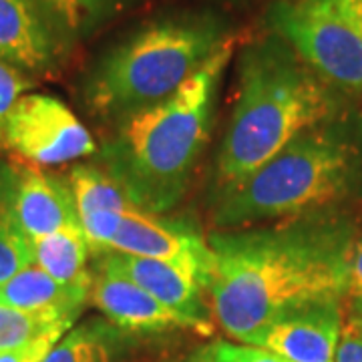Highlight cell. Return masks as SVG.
<instances>
[{"label":"cell","instance_id":"11","mask_svg":"<svg viewBox=\"0 0 362 362\" xmlns=\"http://www.w3.org/2000/svg\"><path fill=\"white\" fill-rule=\"evenodd\" d=\"M89 302L121 330L165 332L173 328H192L183 316L169 310L141 286L101 258H97V268H93Z\"/></svg>","mask_w":362,"mask_h":362},{"label":"cell","instance_id":"13","mask_svg":"<svg viewBox=\"0 0 362 362\" xmlns=\"http://www.w3.org/2000/svg\"><path fill=\"white\" fill-rule=\"evenodd\" d=\"M342 328L340 300L316 302L290 312L264 330L256 346L288 362H334Z\"/></svg>","mask_w":362,"mask_h":362},{"label":"cell","instance_id":"15","mask_svg":"<svg viewBox=\"0 0 362 362\" xmlns=\"http://www.w3.org/2000/svg\"><path fill=\"white\" fill-rule=\"evenodd\" d=\"M89 300L59 284L37 264L26 266L8 282L0 284V304L25 312H52L77 320Z\"/></svg>","mask_w":362,"mask_h":362},{"label":"cell","instance_id":"28","mask_svg":"<svg viewBox=\"0 0 362 362\" xmlns=\"http://www.w3.org/2000/svg\"><path fill=\"white\" fill-rule=\"evenodd\" d=\"M189 362H214L211 361V356H209V350H202V352H199V354H195L194 358H192V361Z\"/></svg>","mask_w":362,"mask_h":362},{"label":"cell","instance_id":"4","mask_svg":"<svg viewBox=\"0 0 362 362\" xmlns=\"http://www.w3.org/2000/svg\"><path fill=\"white\" fill-rule=\"evenodd\" d=\"M326 85L274 33L244 45L232 115L216 157L220 189L246 180L298 133L324 123L334 107Z\"/></svg>","mask_w":362,"mask_h":362},{"label":"cell","instance_id":"19","mask_svg":"<svg viewBox=\"0 0 362 362\" xmlns=\"http://www.w3.org/2000/svg\"><path fill=\"white\" fill-rule=\"evenodd\" d=\"M75 318L52 312H25L0 304V350L37 342L40 338H63Z\"/></svg>","mask_w":362,"mask_h":362},{"label":"cell","instance_id":"6","mask_svg":"<svg viewBox=\"0 0 362 362\" xmlns=\"http://www.w3.org/2000/svg\"><path fill=\"white\" fill-rule=\"evenodd\" d=\"M266 23L324 83L362 90V37L337 0H274Z\"/></svg>","mask_w":362,"mask_h":362},{"label":"cell","instance_id":"2","mask_svg":"<svg viewBox=\"0 0 362 362\" xmlns=\"http://www.w3.org/2000/svg\"><path fill=\"white\" fill-rule=\"evenodd\" d=\"M233 49L235 40L165 101L119 121L101 147V168L137 209L165 214L187 192L211 133L218 90Z\"/></svg>","mask_w":362,"mask_h":362},{"label":"cell","instance_id":"27","mask_svg":"<svg viewBox=\"0 0 362 362\" xmlns=\"http://www.w3.org/2000/svg\"><path fill=\"white\" fill-rule=\"evenodd\" d=\"M207 2L220 4V6H235V8H240V6H247V4H252L256 0H207Z\"/></svg>","mask_w":362,"mask_h":362},{"label":"cell","instance_id":"18","mask_svg":"<svg viewBox=\"0 0 362 362\" xmlns=\"http://www.w3.org/2000/svg\"><path fill=\"white\" fill-rule=\"evenodd\" d=\"M119 330L113 324L85 322L69 330L40 362H113Z\"/></svg>","mask_w":362,"mask_h":362},{"label":"cell","instance_id":"14","mask_svg":"<svg viewBox=\"0 0 362 362\" xmlns=\"http://www.w3.org/2000/svg\"><path fill=\"white\" fill-rule=\"evenodd\" d=\"M89 252L90 246L81 226H69L33 242L35 264L59 284L87 300L93 286Z\"/></svg>","mask_w":362,"mask_h":362},{"label":"cell","instance_id":"7","mask_svg":"<svg viewBox=\"0 0 362 362\" xmlns=\"http://www.w3.org/2000/svg\"><path fill=\"white\" fill-rule=\"evenodd\" d=\"M78 221L93 252L113 250L129 256L177 264L195 274L207 290L211 250L207 240L189 226L161 220L156 214L141 209L97 211Z\"/></svg>","mask_w":362,"mask_h":362},{"label":"cell","instance_id":"8","mask_svg":"<svg viewBox=\"0 0 362 362\" xmlns=\"http://www.w3.org/2000/svg\"><path fill=\"white\" fill-rule=\"evenodd\" d=\"M2 143L40 165H61L97 153L89 129L63 101L49 95H25L6 119Z\"/></svg>","mask_w":362,"mask_h":362},{"label":"cell","instance_id":"9","mask_svg":"<svg viewBox=\"0 0 362 362\" xmlns=\"http://www.w3.org/2000/svg\"><path fill=\"white\" fill-rule=\"evenodd\" d=\"M0 206L30 242L81 226L69 181L33 165L0 163Z\"/></svg>","mask_w":362,"mask_h":362},{"label":"cell","instance_id":"3","mask_svg":"<svg viewBox=\"0 0 362 362\" xmlns=\"http://www.w3.org/2000/svg\"><path fill=\"white\" fill-rule=\"evenodd\" d=\"M232 40V23L214 8L156 14L97 54L83 99L93 115L119 123L165 101Z\"/></svg>","mask_w":362,"mask_h":362},{"label":"cell","instance_id":"17","mask_svg":"<svg viewBox=\"0 0 362 362\" xmlns=\"http://www.w3.org/2000/svg\"><path fill=\"white\" fill-rule=\"evenodd\" d=\"M69 187L75 197L78 220L97 211H127L137 209L123 187L103 168L77 165L69 175Z\"/></svg>","mask_w":362,"mask_h":362},{"label":"cell","instance_id":"25","mask_svg":"<svg viewBox=\"0 0 362 362\" xmlns=\"http://www.w3.org/2000/svg\"><path fill=\"white\" fill-rule=\"evenodd\" d=\"M346 296L352 300H362V232L356 233V240L352 246Z\"/></svg>","mask_w":362,"mask_h":362},{"label":"cell","instance_id":"12","mask_svg":"<svg viewBox=\"0 0 362 362\" xmlns=\"http://www.w3.org/2000/svg\"><path fill=\"white\" fill-rule=\"evenodd\" d=\"M95 254L115 270L125 274L135 284L141 286L169 310L183 316L192 324V328L209 330L211 306H207L204 298L206 286L195 274L163 259L139 258L113 250H101Z\"/></svg>","mask_w":362,"mask_h":362},{"label":"cell","instance_id":"5","mask_svg":"<svg viewBox=\"0 0 362 362\" xmlns=\"http://www.w3.org/2000/svg\"><path fill=\"white\" fill-rule=\"evenodd\" d=\"M358 169V151L349 135L318 123L298 133L246 180L220 189L214 223L242 230L322 214L354 192Z\"/></svg>","mask_w":362,"mask_h":362},{"label":"cell","instance_id":"21","mask_svg":"<svg viewBox=\"0 0 362 362\" xmlns=\"http://www.w3.org/2000/svg\"><path fill=\"white\" fill-rule=\"evenodd\" d=\"M334 362H362V300L349 298V304L342 308Z\"/></svg>","mask_w":362,"mask_h":362},{"label":"cell","instance_id":"22","mask_svg":"<svg viewBox=\"0 0 362 362\" xmlns=\"http://www.w3.org/2000/svg\"><path fill=\"white\" fill-rule=\"evenodd\" d=\"M35 83L28 75L0 59V143L4 137L6 119L14 109V105L18 103L21 97H25V93Z\"/></svg>","mask_w":362,"mask_h":362},{"label":"cell","instance_id":"16","mask_svg":"<svg viewBox=\"0 0 362 362\" xmlns=\"http://www.w3.org/2000/svg\"><path fill=\"white\" fill-rule=\"evenodd\" d=\"M71 39H89L137 0H37Z\"/></svg>","mask_w":362,"mask_h":362},{"label":"cell","instance_id":"23","mask_svg":"<svg viewBox=\"0 0 362 362\" xmlns=\"http://www.w3.org/2000/svg\"><path fill=\"white\" fill-rule=\"evenodd\" d=\"M209 356L214 362H288L276 352L256 346V344H235V342H214L209 346Z\"/></svg>","mask_w":362,"mask_h":362},{"label":"cell","instance_id":"10","mask_svg":"<svg viewBox=\"0 0 362 362\" xmlns=\"http://www.w3.org/2000/svg\"><path fill=\"white\" fill-rule=\"evenodd\" d=\"M75 40L37 0H0V59L28 77H47L65 63Z\"/></svg>","mask_w":362,"mask_h":362},{"label":"cell","instance_id":"24","mask_svg":"<svg viewBox=\"0 0 362 362\" xmlns=\"http://www.w3.org/2000/svg\"><path fill=\"white\" fill-rule=\"evenodd\" d=\"M61 338H40L37 342H30L25 346L11 350H0V362H40L45 354L59 342Z\"/></svg>","mask_w":362,"mask_h":362},{"label":"cell","instance_id":"26","mask_svg":"<svg viewBox=\"0 0 362 362\" xmlns=\"http://www.w3.org/2000/svg\"><path fill=\"white\" fill-rule=\"evenodd\" d=\"M340 11L346 14L350 23L362 37V0H337Z\"/></svg>","mask_w":362,"mask_h":362},{"label":"cell","instance_id":"20","mask_svg":"<svg viewBox=\"0 0 362 362\" xmlns=\"http://www.w3.org/2000/svg\"><path fill=\"white\" fill-rule=\"evenodd\" d=\"M35 264L33 242L21 232L0 206V284L8 282L26 266Z\"/></svg>","mask_w":362,"mask_h":362},{"label":"cell","instance_id":"1","mask_svg":"<svg viewBox=\"0 0 362 362\" xmlns=\"http://www.w3.org/2000/svg\"><path fill=\"white\" fill-rule=\"evenodd\" d=\"M354 240L352 221L324 211L209 233L211 316L230 338L258 344L286 314L342 300Z\"/></svg>","mask_w":362,"mask_h":362}]
</instances>
